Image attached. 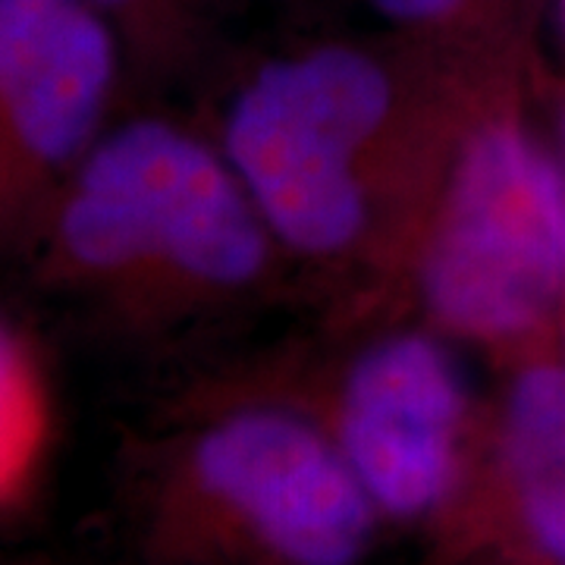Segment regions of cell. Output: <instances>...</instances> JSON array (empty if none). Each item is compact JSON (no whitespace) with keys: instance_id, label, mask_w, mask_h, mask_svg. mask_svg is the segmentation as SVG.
<instances>
[{"instance_id":"8992f818","label":"cell","mask_w":565,"mask_h":565,"mask_svg":"<svg viewBox=\"0 0 565 565\" xmlns=\"http://www.w3.org/2000/svg\"><path fill=\"white\" fill-rule=\"evenodd\" d=\"M110 82L114 39L92 0H0V180L82 154Z\"/></svg>"},{"instance_id":"277c9868","label":"cell","mask_w":565,"mask_h":565,"mask_svg":"<svg viewBox=\"0 0 565 565\" xmlns=\"http://www.w3.org/2000/svg\"><path fill=\"white\" fill-rule=\"evenodd\" d=\"M192 475L282 565H359L374 537L377 509L340 444L289 412L252 408L214 424Z\"/></svg>"},{"instance_id":"4fadbf2b","label":"cell","mask_w":565,"mask_h":565,"mask_svg":"<svg viewBox=\"0 0 565 565\" xmlns=\"http://www.w3.org/2000/svg\"><path fill=\"white\" fill-rule=\"evenodd\" d=\"M563 136H565V126H563Z\"/></svg>"},{"instance_id":"52a82bcc","label":"cell","mask_w":565,"mask_h":565,"mask_svg":"<svg viewBox=\"0 0 565 565\" xmlns=\"http://www.w3.org/2000/svg\"><path fill=\"white\" fill-rule=\"evenodd\" d=\"M503 462L515 484L565 468V367L537 364L515 381L503 415Z\"/></svg>"},{"instance_id":"8fae6325","label":"cell","mask_w":565,"mask_h":565,"mask_svg":"<svg viewBox=\"0 0 565 565\" xmlns=\"http://www.w3.org/2000/svg\"><path fill=\"white\" fill-rule=\"evenodd\" d=\"M98 10H126V7H132V3H139V0H92Z\"/></svg>"},{"instance_id":"3957f363","label":"cell","mask_w":565,"mask_h":565,"mask_svg":"<svg viewBox=\"0 0 565 565\" xmlns=\"http://www.w3.org/2000/svg\"><path fill=\"white\" fill-rule=\"evenodd\" d=\"M422 286L449 330L512 340L565 292V182L515 122L465 141L424 252Z\"/></svg>"},{"instance_id":"6da1fadb","label":"cell","mask_w":565,"mask_h":565,"mask_svg":"<svg viewBox=\"0 0 565 565\" xmlns=\"http://www.w3.org/2000/svg\"><path fill=\"white\" fill-rule=\"evenodd\" d=\"M57 243L92 277L167 267L217 286L264 264V221L207 148L163 122H132L82 163L61 211Z\"/></svg>"},{"instance_id":"5b68a950","label":"cell","mask_w":565,"mask_h":565,"mask_svg":"<svg viewBox=\"0 0 565 565\" xmlns=\"http://www.w3.org/2000/svg\"><path fill=\"white\" fill-rule=\"evenodd\" d=\"M468 393L459 364L422 333L390 337L352 367L340 449L377 512L418 522L449 500L462 465Z\"/></svg>"},{"instance_id":"7c38bea8","label":"cell","mask_w":565,"mask_h":565,"mask_svg":"<svg viewBox=\"0 0 565 565\" xmlns=\"http://www.w3.org/2000/svg\"><path fill=\"white\" fill-rule=\"evenodd\" d=\"M563 20H565V0H563Z\"/></svg>"},{"instance_id":"7a4b0ae2","label":"cell","mask_w":565,"mask_h":565,"mask_svg":"<svg viewBox=\"0 0 565 565\" xmlns=\"http://www.w3.org/2000/svg\"><path fill=\"white\" fill-rule=\"evenodd\" d=\"M393 85L355 47L264 66L226 120V154L264 226L305 255H337L367 217L359 158L390 117Z\"/></svg>"},{"instance_id":"9c48e42d","label":"cell","mask_w":565,"mask_h":565,"mask_svg":"<svg viewBox=\"0 0 565 565\" xmlns=\"http://www.w3.org/2000/svg\"><path fill=\"white\" fill-rule=\"evenodd\" d=\"M519 512L531 541L565 565V468L519 484Z\"/></svg>"},{"instance_id":"ba28073f","label":"cell","mask_w":565,"mask_h":565,"mask_svg":"<svg viewBox=\"0 0 565 565\" xmlns=\"http://www.w3.org/2000/svg\"><path fill=\"white\" fill-rule=\"evenodd\" d=\"M47 437V396L25 345L0 323V503L29 481Z\"/></svg>"},{"instance_id":"30bf717a","label":"cell","mask_w":565,"mask_h":565,"mask_svg":"<svg viewBox=\"0 0 565 565\" xmlns=\"http://www.w3.org/2000/svg\"><path fill=\"white\" fill-rule=\"evenodd\" d=\"M384 17L408 25H430V22L449 20L465 0H371Z\"/></svg>"}]
</instances>
